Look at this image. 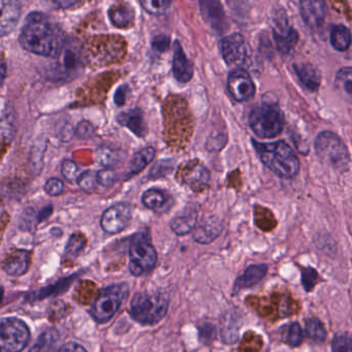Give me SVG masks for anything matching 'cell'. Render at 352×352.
Here are the masks:
<instances>
[{
	"mask_svg": "<svg viewBox=\"0 0 352 352\" xmlns=\"http://www.w3.org/2000/svg\"><path fill=\"white\" fill-rule=\"evenodd\" d=\"M317 280H318V275L312 267H308L302 272V283L307 292H310L314 287Z\"/></svg>",
	"mask_w": 352,
	"mask_h": 352,
	"instance_id": "41",
	"label": "cell"
},
{
	"mask_svg": "<svg viewBox=\"0 0 352 352\" xmlns=\"http://www.w3.org/2000/svg\"><path fill=\"white\" fill-rule=\"evenodd\" d=\"M249 124L255 135L261 139H272L283 131L285 119L277 104L263 102L251 111Z\"/></svg>",
	"mask_w": 352,
	"mask_h": 352,
	"instance_id": "5",
	"label": "cell"
},
{
	"mask_svg": "<svg viewBox=\"0 0 352 352\" xmlns=\"http://www.w3.org/2000/svg\"><path fill=\"white\" fill-rule=\"evenodd\" d=\"M78 172H79V168L73 160H67L63 162L61 173H63V177L69 182H74L78 178Z\"/></svg>",
	"mask_w": 352,
	"mask_h": 352,
	"instance_id": "40",
	"label": "cell"
},
{
	"mask_svg": "<svg viewBox=\"0 0 352 352\" xmlns=\"http://www.w3.org/2000/svg\"><path fill=\"white\" fill-rule=\"evenodd\" d=\"M121 160V152L110 147H100L96 151V160L106 168L116 166Z\"/></svg>",
	"mask_w": 352,
	"mask_h": 352,
	"instance_id": "33",
	"label": "cell"
},
{
	"mask_svg": "<svg viewBox=\"0 0 352 352\" xmlns=\"http://www.w3.org/2000/svg\"><path fill=\"white\" fill-rule=\"evenodd\" d=\"M305 327H306V333L311 339L314 340L315 342H323L327 338V331H325L324 325L322 324L318 318H308L305 322Z\"/></svg>",
	"mask_w": 352,
	"mask_h": 352,
	"instance_id": "34",
	"label": "cell"
},
{
	"mask_svg": "<svg viewBox=\"0 0 352 352\" xmlns=\"http://www.w3.org/2000/svg\"><path fill=\"white\" fill-rule=\"evenodd\" d=\"M221 232V226L215 218L211 217L203 221L201 226L195 228L193 238L201 244H209L213 242Z\"/></svg>",
	"mask_w": 352,
	"mask_h": 352,
	"instance_id": "23",
	"label": "cell"
},
{
	"mask_svg": "<svg viewBox=\"0 0 352 352\" xmlns=\"http://www.w3.org/2000/svg\"><path fill=\"white\" fill-rule=\"evenodd\" d=\"M314 148L317 157L325 166L339 173L349 170V151L339 135L331 131H322L317 135Z\"/></svg>",
	"mask_w": 352,
	"mask_h": 352,
	"instance_id": "4",
	"label": "cell"
},
{
	"mask_svg": "<svg viewBox=\"0 0 352 352\" xmlns=\"http://www.w3.org/2000/svg\"><path fill=\"white\" fill-rule=\"evenodd\" d=\"M15 117L11 112L3 113L0 117V142L9 144L13 141L16 135Z\"/></svg>",
	"mask_w": 352,
	"mask_h": 352,
	"instance_id": "30",
	"label": "cell"
},
{
	"mask_svg": "<svg viewBox=\"0 0 352 352\" xmlns=\"http://www.w3.org/2000/svg\"><path fill=\"white\" fill-rule=\"evenodd\" d=\"M58 352H87V350L80 344L69 342V343L65 344Z\"/></svg>",
	"mask_w": 352,
	"mask_h": 352,
	"instance_id": "46",
	"label": "cell"
},
{
	"mask_svg": "<svg viewBox=\"0 0 352 352\" xmlns=\"http://www.w3.org/2000/svg\"><path fill=\"white\" fill-rule=\"evenodd\" d=\"M22 48L46 57L58 56L65 46L63 30L45 14L34 12L26 18L19 38Z\"/></svg>",
	"mask_w": 352,
	"mask_h": 352,
	"instance_id": "1",
	"label": "cell"
},
{
	"mask_svg": "<svg viewBox=\"0 0 352 352\" xmlns=\"http://www.w3.org/2000/svg\"><path fill=\"white\" fill-rule=\"evenodd\" d=\"M170 40L166 34H160L156 36L153 38L152 42V48L156 51V52L164 53L166 52L170 48Z\"/></svg>",
	"mask_w": 352,
	"mask_h": 352,
	"instance_id": "44",
	"label": "cell"
},
{
	"mask_svg": "<svg viewBox=\"0 0 352 352\" xmlns=\"http://www.w3.org/2000/svg\"><path fill=\"white\" fill-rule=\"evenodd\" d=\"M182 178L193 190H201L209 184L210 173L203 164H195L185 168Z\"/></svg>",
	"mask_w": 352,
	"mask_h": 352,
	"instance_id": "20",
	"label": "cell"
},
{
	"mask_svg": "<svg viewBox=\"0 0 352 352\" xmlns=\"http://www.w3.org/2000/svg\"><path fill=\"white\" fill-rule=\"evenodd\" d=\"M267 272V265H251L243 272L242 275L236 279L234 290L240 292L246 288L253 287L258 284Z\"/></svg>",
	"mask_w": 352,
	"mask_h": 352,
	"instance_id": "21",
	"label": "cell"
},
{
	"mask_svg": "<svg viewBox=\"0 0 352 352\" xmlns=\"http://www.w3.org/2000/svg\"><path fill=\"white\" fill-rule=\"evenodd\" d=\"M141 6L143 9L151 15L160 16L164 15L168 8L172 6V1L170 0H143L141 1Z\"/></svg>",
	"mask_w": 352,
	"mask_h": 352,
	"instance_id": "35",
	"label": "cell"
},
{
	"mask_svg": "<svg viewBox=\"0 0 352 352\" xmlns=\"http://www.w3.org/2000/svg\"><path fill=\"white\" fill-rule=\"evenodd\" d=\"M94 133H96V129L88 121H82L76 129V135L82 140L90 139L94 135Z\"/></svg>",
	"mask_w": 352,
	"mask_h": 352,
	"instance_id": "43",
	"label": "cell"
},
{
	"mask_svg": "<svg viewBox=\"0 0 352 352\" xmlns=\"http://www.w3.org/2000/svg\"><path fill=\"white\" fill-rule=\"evenodd\" d=\"M155 157V149L147 147L133 155L131 162V174L137 175L141 173L148 164H151Z\"/></svg>",
	"mask_w": 352,
	"mask_h": 352,
	"instance_id": "29",
	"label": "cell"
},
{
	"mask_svg": "<svg viewBox=\"0 0 352 352\" xmlns=\"http://www.w3.org/2000/svg\"><path fill=\"white\" fill-rule=\"evenodd\" d=\"M352 69L351 67H343L338 72L335 78V86L340 92L344 94V98L350 100L352 96Z\"/></svg>",
	"mask_w": 352,
	"mask_h": 352,
	"instance_id": "32",
	"label": "cell"
},
{
	"mask_svg": "<svg viewBox=\"0 0 352 352\" xmlns=\"http://www.w3.org/2000/svg\"><path fill=\"white\" fill-rule=\"evenodd\" d=\"M30 263V253L25 250L14 252L5 263V271L11 276H22L28 272Z\"/></svg>",
	"mask_w": 352,
	"mask_h": 352,
	"instance_id": "24",
	"label": "cell"
},
{
	"mask_svg": "<svg viewBox=\"0 0 352 352\" xmlns=\"http://www.w3.org/2000/svg\"><path fill=\"white\" fill-rule=\"evenodd\" d=\"M331 46L340 52L348 50L351 44V34L345 25H336L331 32Z\"/></svg>",
	"mask_w": 352,
	"mask_h": 352,
	"instance_id": "27",
	"label": "cell"
},
{
	"mask_svg": "<svg viewBox=\"0 0 352 352\" xmlns=\"http://www.w3.org/2000/svg\"><path fill=\"white\" fill-rule=\"evenodd\" d=\"M21 16V5L14 0H0V38L11 34Z\"/></svg>",
	"mask_w": 352,
	"mask_h": 352,
	"instance_id": "14",
	"label": "cell"
},
{
	"mask_svg": "<svg viewBox=\"0 0 352 352\" xmlns=\"http://www.w3.org/2000/svg\"><path fill=\"white\" fill-rule=\"evenodd\" d=\"M263 164L282 179L294 178L300 170V160L292 148L284 141L258 143L252 141Z\"/></svg>",
	"mask_w": 352,
	"mask_h": 352,
	"instance_id": "2",
	"label": "cell"
},
{
	"mask_svg": "<svg viewBox=\"0 0 352 352\" xmlns=\"http://www.w3.org/2000/svg\"><path fill=\"white\" fill-rule=\"evenodd\" d=\"M199 7L204 20L211 26L212 30L216 32H223L226 30V16L219 1L204 0L199 3Z\"/></svg>",
	"mask_w": 352,
	"mask_h": 352,
	"instance_id": "15",
	"label": "cell"
},
{
	"mask_svg": "<svg viewBox=\"0 0 352 352\" xmlns=\"http://www.w3.org/2000/svg\"><path fill=\"white\" fill-rule=\"evenodd\" d=\"M220 49L228 65H242L246 61L247 45L242 34H232L222 38Z\"/></svg>",
	"mask_w": 352,
	"mask_h": 352,
	"instance_id": "12",
	"label": "cell"
},
{
	"mask_svg": "<svg viewBox=\"0 0 352 352\" xmlns=\"http://www.w3.org/2000/svg\"><path fill=\"white\" fill-rule=\"evenodd\" d=\"M280 336L284 343L290 347H298L304 341V331L298 322H290L280 329Z\"/></svg>",
	"mask_w": 352,
	"mask_h": 352,
	"instance_id": "26",
	"label": "cell"
},
{
	"mask_svg": "<svg viewBox=\"0 0 352 352\" xmlns=\"http://www.w3.org/2000/svg\"><path fill=\"white\" fill-rule=\"evenodd\" d=\"M294 69L298 80L306 89L311 92H316L320 86V74L313 65L309 63H296Z\"/></svg>",
	"mask_w": 352,
	"mask_h": 352,
	"instance_id": "22",
	"label": "cell"
},
{
	"mask_svg": "<svg viewBox=\"0 0 352 352\" xmlns=\"http://www.w3.org/2000/svg\"><path fill=\"white\" fill-rule=\"evenodd\" d=\"M199 207L197 204H189L182 212L170 221V228L178 236H184L192 232L197 226Z\"/></svg>",
	"mask_w": 352,
	"mask_h": 352,
	"instance_id": "16",
	"label": "cell"
},
{
	"mask_svg": "<svg viewBox=\"0 0 352 352\" xmlns=\"http://www.w3.org/2000/svg\"><path fill=\"white\" fill-rule=\"evenodd\" d=\"M131 214H133V210L129 204H116L107 209L102 214L100 226L108 234H118L129 226Z\"/></svg>",
	"mask_w": 352,
	"mask_h": 352,
	"instance_id": "10",
	"label": "cell"
},
{
	"mask_svg": "<svg viewBox=\"0 0 352 352\" xmlns=\"http://www.w3.org/2000/svg\"><path fill=\"white\" fill-rule=\"evenodd\" d=\"M331 351L352 352V341L349 333H337L331 341Z\"/></svg>",
	"mask_w": 352,
	"mask_h": 352,
	"instance_id": "36",
	"label": "cell"
},
{
	"mask_svg": "<svg viewBox=\"0 0 352 352\" xmlns=\"http://www.w3.org/2000/svg\"><path fill=\"white\" fill-rule=\"evenodd\" d=\"M228 90L236 102H247L254 96L255 85L245 69H236L228 75Z\"/></svg>",
	"mask_w": 352,
	"mask_h": 352,
	"instance_id": "11",
	"label": "cell"
},
{
	"mask_svg": "<svg viewBox=\"0 0 352 352\" xmlns=\"http://www.w3.org/2000/svg\"><path fill=\"white\" fill-rule=\"evenodd\" d=\"M129 288L127 284H114L104 288L92 305L91 313L98 322L104 323L110 320L122 302L129 296Z\"/></svg>",
	"mask_w": 352,
	"mask_h": 352,
	"instance_id": "6",
	"label": "cell"
},
{
	"mask_svg": "<svg viewBox=\"0 0 352 352\" xmlns=\"http://www.w3.org/2000/svg\"><path fill=\"white\" fill-rule=\"evenodd\" d=\"M96 180L98 184L104 187H111L117 180V174L112 168H104L96 173Z\"/></svg>",
	"mask_w": 352,
	"mask_h": 352,
	"instance_id": "39",
	"label": "cell"
},
{
	"mask_svg": "<svg viewBox=\"0 0 352 352\" xmlns=\"http://www.w3.org/2000/svg\"><path fill=\"white\" fill-rule=\"evenodd\" d=\"M170 300L162 292H142L135 294L131 302V317L143 325H154L166 316Z\"/></svg>",
	"mask_w": 352,
	"mask_h": 352,
	"instance_id": "3",
	"label": "cell"
},
{
	"mask_svg": "<svg viewBox=\"0 0 352 352\" xmlns=\"http://www.w3.org/2000/svg\"><path fill=\"white\" fill-rule=\"evenodd\" d=\"M78 185L80 188L85 191H94L98 186L96 173L94 170H86L77 178Z\"/></svg>",
	"mask_w": 352,
	"mask_h": 352,
	"instance_id": "37",
	"label": "cell"
},
{
	"mask_svg": "<svg viewBox=\"0 0 352 352\" xmlns=\"http://www.w3.org/2000/svg\"><path fill=\"white\" fill-rule=\"evenodd\" d=\"M111 22L117 28H125L131 25L135 19L133 8L127 5L114 6L109 11Z\"/></svg>",
	"mask_w": 352,
	"mask_h": 352,
	"instance_id": "25",
	"label": "cell"
},
{
	"mask_svg": "<svg viewBox=\"0 0 352 352\" xmlns=\"http://www.w3.org/2000/svg\"><path fill=\"white\" fill-rule=\"evenodd\" d=\"M3 289L1 286H0V302H1V300H3Z\"/></svg>",
	"mask_w": 352,
	"mask_h": 352,
	"instance_id": "47",
	"label": "cell"
},
{
	"mask_svg": "<svg viewBox=\"0 0 352 352\" xmlns=\"http://www.w3.org/2000/svg\"><path fill=\"white\" fill-rule=\"evenodd\" d=\"M300 12L305 23L313 30H319L324 23L327 5L320 0H305L300 3Z\"/></svg>",
	"mask_w": 352,
	"mask_h": 352,
	"instance_id": "13",
	"label": "cell"
},
{
	"mask_svg": "<svg viewBox=\"0 0 352 352\" xmlns=\"http://www.w3.org/2000/svg\"><path fill=\"white\" fill-rule=\"evenodd\" d=\"M84 236L81 234H73L69 239V244H67V249H65V255L67 257H76L78 253L83 249L84 247Z\"/></svg>",
	"mask_w": 352,
	"mask_h": 352,
	"instance_id": "38",
	"label": "cell"
},
{
	"mask_svg": "<svg viewBox=\"0 0 352 352\" xmlns=\"http://www.w3.org/2000/svg\"><path fill=\"white\" fill-rule=\"evenodd\" d=\"M55 59L58 60L56 65L58 73L63 74L65 77L75 75L81 63L79 51L72 46L63 47V51L59 53L58 56L55 57Z\"/></svg>",
	"mask_w": 352,
	"mask_h": 352,
	"instance_id": "18",
	"label": "cell"
},
{
	"mask_svg": "<svg viewBox=\"0 0 352 352\" xmlns=\"http://www.w3.org/2000/svg\"><path fill=\"white\" fill-rule=\"evenodd\" d=\"M127 91H129V87H127L126 85L120 86V87L117 89L114 96L115 102H116L117 106L121 107L125 104Z\"/></svg>",
	"mask_w": 352,
	"mask_h": 352,
	"instance_id": "45",
	"label": "cell"
},
{
	"mask_svg": "<svg viewBox=\"0 0 352 352\" xmlns=\"http://www.w3.org/2000/svg\"><path fill=\"white\" fill-rule=\"evenodd\" d=\"M30 340L28 324L17 317L0 320V352H21Z\"/></svg>",
	"mask_w": 352,
	"mask_h": 352,
	"instance_id": "7",
	"label": "cell"
},
{
	"mask_svg": "<svg viewBox=\"0 0 352 352\" xmlns=\"http://www.w3.org/2000/svg\"><path fill=\"white\" fill-rule=\"evenodd\" d=\"M173 74H174L175 79L180 83H187L193 77L192 63L187 58L182 46L178 41L175 43Z\"/></svg>",
	"mask_w": 352,
	"mask_h": 352,
	"instance_id": "17",
	"label": "cell"
},
{
	"mask_svg": "<svg viewBox=\"0 0 352 352\" xmlns=\"http://www.w3.org/2000/svg\"><path fill=\"white\" fill-rule=\"evenodd\" d=\"M168 197L164 191L160 190V189H149L146 191L142 197L144 206L148 209L153 210V211H158L162 209L168 203Z\"/></svg>",
	"mask_w": 352,
	"mask_h": 352,
	"instance_id": "28",
	"label": "cell"
},
{
	"mask_svg": "<svg viewBox=\"0 0 352 352\" xmlns=\"http://www.w3.org/2000/svg\"><path fill=\"white\" fill-rule=\"evenodd\" d=\"M58 333L55 329H48L41 335L36 345L30 352H55L56 350Z\"/></svg>",
	"mask_w": 352,
	"mask_h": 352,
	"instance_id": "31",
	"label": "cell"
},
{
	"mask_svg": "<svg viewBox=\"0 0 352 352\" xmlns=\"http://www.w3.org/2000/svg\"><path fill=\"white\" fill-rule=\"evenodd\" d=\"M117 121L122 126L127 127L131 133H135L138 137L144 138L147 133V125H146L144 113L142 112L141 109L135 108L121 113L117 117Z\"/></svg>",
	"mask_w": 352,
	"mask_h": 352,
	"instance_id": "19",
	"label": "cell"
},
{
	"mask_svg": "<svg viewBox=\"0 0 352 352\" xmlns=\"http://www.w3.org/2000/svg\"><path fill=\"white\" fill-rule=\"evenodd\" d=\"M273 36L276 46L282 54H288L298 42V34L289 23L284 12L274 17Z\"/></svg>",
	"mask_w": 352,
	"mask_h": 352,
	"instance_id": "9",
	"label": "cell"
},
{
	"mask_svg": "<svg viewBox=\"0 0 352 352\" xmlns=\"http://www.w3.org/2000/svg\"><path fill=\"white\" fill-rule=\"evenodd\" d=\"M45 190L51 197H57V195H61L63 190H65V184L59 179H49L47 181L46 185H45Z\"/></svg>",
	"mask_w": 352,
	"mask_h": 352,
	"instance_id": "42",
	"label": "cell"
},
{
	"mask_svg": "<svg viewBox=\"0 0 352 352\" xmlns=\"http://www.w3.org/2000/svg\"><path fill=\"white\" fill-rule=\"evenodd\" d=\"M157 263V252L143 234H138L129 247V270L133 275L143 276L153 271Z\"/></svg>",
	"mask_w": 352,
	"mask_h": 352,
	"instance_id": "8",
	"label": "cell"
}]
</instances>
